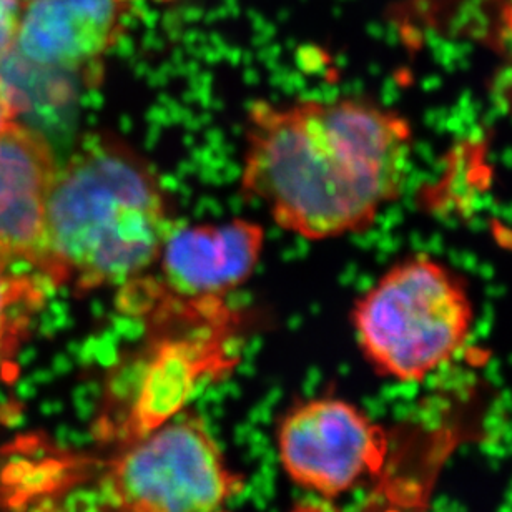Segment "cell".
I'll list each match as a JSON object with an SVG mask.
<instances>
[{"mask_svg":"<svg viewBox=\"0 0 512 512\" xmlns=\"http://www.w3.org/2000/svg\"><path fill=\"white\" fill-rule=\"evenodd\" d=\"M147 293L157 333L138 358L132 403L114 428L124 444L178 416L198 384L237 363L230 345L240 318L225 298H185L155 283Z\"/></svg>","mask_w":512,"mask_h":512,"instance_id":"4","label":"cell"},{"mask_svg":"<svg viewBox=\"0 0 512 512\" xmlns=\"http://www.w3.org/2000/svg\"><path fill=\"white\" fill-rule=\"evenodd\" d=\"M411 158L408 120L370 100H258L240 190L278 227L321 242L370 227L403 192Z\"/></svg>","mask_w":512,"mask_h":512,"instance_id":"1","label":"cell"},{"mask_svg":"<svg viewBox=\"0 0 512 512\" xmlns=\"http://www.w3.org/2000/svg\"><path fill=\"white\" fill-rule=\"evenodd\" d=\"M170 230L157 173L119 138L95 135L55 175L40 273L79 293L124 286L157 263Z\"/></svg>","mask_w":512,"mask_h":512,"instance_id":"2","label":"cell"},{"mask_svg":"<svg viewBox=\"0 0 512 512\" xmlns=\"http://www.w3.org/2000/svg\"><path fill=\"white\" fill-rule=\"evenodd\" d=\"M291 512H341L340 509H336V506L330 503V501H323V503H305L296 506Z\"/></svg>","mask_w":512,"mask_h":512,"instance_id":"13","label":"cell"},{"mask_svg":"<svg viewBox=\"0 0 512 512\" xmlns=\"http://www.w3.org/2000/svg\"><path fill=\"white\" fill-rule=\"evenodd\" d=\"M57 170L54 152L39 132L19 122L0 130V255L39 273Z\"/></svg>","mask_w":512,"mask_h":512,"instance_id":"9","label":"cell"},{"mask_svg":"<svg viewBox=\"0 0 512 512\" xmlns=\"http://www.w3.org/2000/svg\"><path fill=\"white\" fill-rule=\"evenodd\" d=\"M49 288L54 286L32 266L0 255V368L24 345Z\"/></svg>","mask_w":512,"mask_h":512,"instance_id":"10","label":"cell"},{"mask_svg":"<svg viewBox=\"0 0 512 512\" xmlns=\"http://www.w3.org/2000/svg\"><path fill=\"white\" fill-rule=\"evenodd\" d=\"M263 247V227L243 218L172 228L157 260L162 285L185 298H227L255 273Z\"/></svg>","mask_w":512,"mask_h":512,"instance_id":"8","label":"cell"},{"mask_svg":"<svg viewBox=\"0 0 512 512\" xmlns=\"http://www.w3.org/2000/svg\"><path fill=\"white\" fill-rule=\"evenodd\" d=\"M24 107L25 104L15 92L14 87L0 77V130L17 122V117Z\"/></svg>","mask_w":512,"mask_h":512,"instance_id":"12","label":"cell"},{"mask_svg":"<svg viewBox=\"0 0 512 512\" xmlns=\"http://www.w3.org/2000/svg\"><path fill=\"white\" fill-rule=\"evenodd\" d=\"M351 323L376 375L421 383L468 343L473 298L466 281L443 261L409 256L358 298Z\"/></svg>","mask_w":512,"mask_h":512,"instance_id":"3","label":"cell"},{"mask_svg":"<svg viewBox=\"0 0 512 512\" xmlns=\"http://www.w3.org/2000/svg\"><path fill=\"white\" fill-rule=\"evenodd\" d=\"M278 453L296 484L331 501L380 473L388 436L355 404L316 398L295 404L283 416Z\"/></svg>","mask_w":512,"mask_h":512,"instance_id":"6","label":"cell"},{"mask_svg":"<svg viewBox=\"0 0 512 512\" xmlns=\"http://www.w3.org/2000/svg\"><path fill=\"white\" fill-rule=\"evenodd\" d=\"M102 494L115 512H218L243 488L195 414L125 444L107 463Z\"/></svg>","mask_w":512,"mask_h":512,"instance_id":"5","label":"cell"},{"mask_svg":"<svg viewBox=\"0 0 512 512\" xmlns=\"http://www.w3.org/2000/svg\"><path fill=\"white\" fill-rule=\"evenodd\" d=\"M127 0H29L7 60L32 72L95 69L119 42Z\"/></svg>","mask_w":512,"mask_h":512,"instance_id":"7","label":"cell"},{"mask_svg":"<svg viewBox=\"0 0 512 512\" xmlns=\"http://www.w3.org/2000/svg\"><path fill=\"white\" fill-rule=\"evenodd\" d=\"M20 2H24L25 4V2H29V0H20Z\"/></svg>","mask_w":512,"mask_h":512,"instance_id":"14","label":"cell"},{"mask_svg":"<svg viewBox=\"0 0 512 512\" xmlns=\"http://www.w3.org/2000/svg\"><path fill=\"white\" fill-rule=\"evenodd\" d=\"M22 10L24 2L20 0H0V64L14 50Z\"/></svg>","mask_w":512,"mask_h":512,"instance_id":"11","label":"cell"}]
</instances>
